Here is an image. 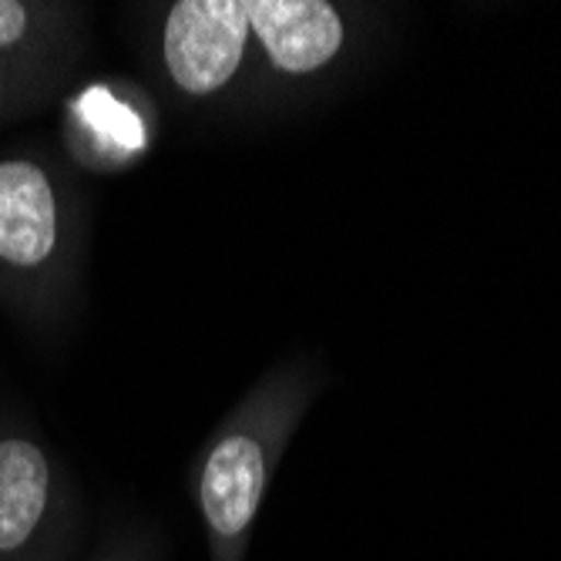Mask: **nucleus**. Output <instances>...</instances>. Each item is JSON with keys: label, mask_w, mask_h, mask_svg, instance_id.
<instances>
[{"label": "nucleus", "mask_w": 561, "mask_h": 561, "mask_svg": "<svg viewBox=\"0 0 561 561\" xmlns=\"http://www.w3.org/2000/svg\"><path fill=\"white\" fill-rule=\"evenodd\" d=\"M327 374L310 356H286L252 383L198 447L188 491L209 561H245L270 484Z\"/></svg>", "instance_id": "2"}, {"label": "nucleus", "mask_w": 561, "mask_h": 561, "mask_svg": "<svg viewBox=\"0 0 561 561\" xmlns=\"http://www.w3.org/2000/svg\"><path fill=\"white\" fill-rule=\"evenodd\" d=\"M88 561H159V545L145 528L122 525L101 538L98 551Z\"/></svg>", "instance_id": "9"}, {"label": "nucleus", "mask_w": 561, "mask_h": 561, "mask_svg": "<svg viewBox=\"0 0 561 561\" xmlns=\"http://www.w3.org/2000/svg\"><path fill=\"white\" fill-rule=\"evenodd\" d=\"M245 8L256 47L252 105L296 94L346 55L350 14L333 0H245Z\"/></svg>", "instance_id": "5"}, {"label": "nucleus", "mask_w": 561, "mask_h": 561, "mask_svg": "<svg viewBox=\"0 0 561 561\" xmlns=\"http://www.w3.org/2000/svg\"><path fill=\"white\" fill-rule=\"evenodd\" d=\"M88 8L65 0H0V65L78 71Z\"/></svg>", "instance_id": "7"}, {"label": "nucleus", "mask_w": 561, "mask_h": 561, "mask_svg": "<svg viewBox=\"0 0 561 561\" xmlns=\"http://www.w3.org/2000/svg\"><path fill=\"white\" fill-rule=\"evenodd\" d=\"M91 209L61 148L0 151V306L34 340H61L81 306Z\"/></svg>", "instance_id": "1"}, {"label": "nucleus", "mask_w": 561, "mask_h": 561, "mask_svg": "<svg viewBox=\"0 0 561 561\" xmlns=\"http://www.w3.org/2000/svg\"><path fill=\"white\" fill-rule=\"evenodd\" d=\"M61 156L78 172L115 175L145 159L159 135L156 108L125 78H94L65 98Z\"/></svg>", "instance_id": "6"}, {"label": "nucleus", "mask_w": 561, "mask_h": 561, "mask_svg": "<svg viewBox=\"0 0 561 561\" xmlns=\"http://www.w3.org/2000/svg\"><path fill=\"white\" fill-rule=\"evenodd\" d=\"M81 491L37 424L0 403V561H71Z\"/></svg>", "instance_id": "3"}, {"label": "nucleus", "mask_w": 561, "mask_h": 561, "mask_svg": "<svg viewBox=\"0 0 561 561\" xmlns=\"http://www.w3.org/2000/svg\"><path fill=\"white\" fill-rule=\"evenodd\" d=\"M156 71L188 108H239L252 101L256 47L245 0H172L156 8Z\"/></svg>", "instance_id": "4"}, {"label": "nucleus", "mask_w": 561, "mask_h": 561, "mask_svg": "<svg viewBox=\"0 0 561 561\" xmlns=\"http://www.w3.org/2000/svg\"><path fill=\"white\" fill-rule=\"evenodd\" d=\"M71 78L75 71L0 65V125H11L47 108L71 84Z\"/></svg>", "instance_id": "8"}]
</instances>
